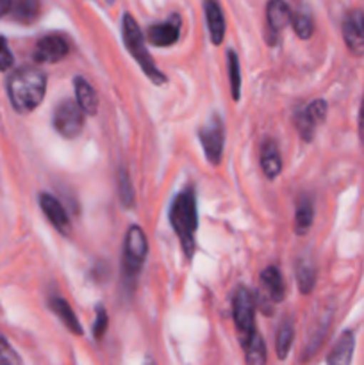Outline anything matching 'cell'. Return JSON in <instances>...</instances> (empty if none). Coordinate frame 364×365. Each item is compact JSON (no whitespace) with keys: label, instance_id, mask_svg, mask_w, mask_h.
I'll list each match as a JSON object with an SVG mask.
<instances>
[{"label":"cell","instance_id":"cell-4","mask_svg":"<svg viewBox=\"0 0 364 365\" xmlns=\"http://www.w3.org/2000/svg\"><path fill=\"white\" fill-rule=\"evenodd\" d=\"M148 253V242H146V235L143 228L128 227L127 234L123 239V259H121V280L123 284L134 287L136 277L141 271L143 262Z\"/></svg>","mask_w":364,"mask_h":365},{"label":"cell","instance_id":"cell-22","mask_svg":"<svg viewBox=\"0 0 364 365\" xmlns=\"http://www.w3.org/2000/svg\"><path fill=\"white\" fill-rule=\"evenodd\" d=\"M39 14L38 0H16L11 7V16L21 24H32Z\"/></svg>","mask_w":364,"mask_h":365},{"label":"cell","instance_id":"cell-1","mask_svg":"<svg viewBox=\"0 0 364 365\" xmlns=\"http://www.w3.org/2000/svg\"><path fill=\"white\" fill-rule=\"evenodd\" d=\"M45 91L46 77L38 68H18L7 81V95H9L14 110L20 114L32 113L43 102Z\"/></svg>","mask_w":364,"mask_h":365},{"label":"cell","instance_id":"cell-31","mask_svg":"<svg viewBox=\"0 0 364 365\" xmlns=\"http://www.w3.org/2000/svg\"><path fill=\"white\" fill-rule=\"evenodd\" d=\"M359 141L364 150V96H363V103H360V110H359Z\"/></svg>","mask_w":364,"mask_h":365},{"label":"cell","instance_id":"cell-19","mask_svg":"<svg viewBox=\"0 0 364 365\" xmlns=\"http://www.w3.org/2000/svg\"><path fill=\"white\" fill-rule=\"evenodd\" d=\"M50 310H52V312L56 314L57 317H59L61 323H63L64 327H66L68 330L71 331V334L77 335V337H81L82 327H81V323L77 321V316L74 314L71 307L68 305L66 299L52 298V299H50Z\"/></svg>","mask_w":364,"mask_h":365},{"label":"cell","instance_id":"cell-20","mask_svg":"<svg viewBox=\"0 0 364 365\" xmlns=\"http://www.w3.org/2000/svg\"><path fill=\"white\" fill-rule=\"evenodd\" d=\"M243 349H245V360L248 365H263L266 364V346H264L263 337L257 331L248 335L241 341Z\"/></svg>","mask_w":364,"mask_h":365},{"label":"cell","instance_id":"cell-7","mask_svg":"<svg viewBox=\"0 0 364 365\" xmlns=\"http://www.w3.org/2000/svg\"><path fill=\"white\" fill-rule=\"evenodd\" d=\"M198 135L207 160H209L213 166H218V164L221 163V153H223L225 143V128L221 118L218 116V114H213L211 120L200 128Z\"/></svg>","mask_w":364,"mask_h":365},{"label":"cell","instance_id":"cell-28","mask_svg":"<svg viewBox=\"0 0 364 365\" xmlns=\"http://www.w3.org/2000/svg\"><path fill=\"white\" fill-rule=\"evenodd\" d=\"M21 359L16 355L9 342L0 334V365H20Z\"/></svg>","mask_w":364,"mask_h":365},{"label":"cell","instance_id":"cell-15","mask_svg":"<svg viewBox=\"0 0 364 365\" xmlns=\"http://www.w3.org/2000/svg\"><path fill=\"white\" fill-rule=\"evenodd\" d=\"M261 168L263 173L266 175L270 180L277 178L282 171V159L278 153V146L273 139H264L263 146H261Z\"/></svg>","mask_w":364,"mask_h":365},{"label":"cell","instance_id":"cell-13","mask_svg":"<svg viewBox=\"0 0 364 365\" xmlns=\"http://www.w3.org/2000/svg\"><path fill=\"white\" fill-rule=\"evenodd\" d=\"M261 298L268 299V303H280L284 299V282L275 266H268L261 273Z\"/></svg>","mask_w":364,"mask_h":365},{"label":"cell","instance_id":"cell-3","mask_svg":"<svg viewBox=\"0 0 364 365\" xmlns=\"http://www.w3.org/2000/svg\"><path fill=\"white\" fill-rule=\"evenodd\" d=\"M121 34H123L125 46H127L131 56L136 59V63L141 66L143 73H145L153 84H164V82H166V77H164L163 71L157 70L156 63H153V59L150 57L145 45V38H143L141 34V29H139L138 21L132 18V14H123Z\"/></svg>","mask_w":364,"mask_h":365},{"label":"cell","instance_id":"cell-24","mask_svg":"<svg viewBox=\"0 0 364 365\" xmlns=\"http://www.w3.org/2000/svg\"><path fill=\"white\" fill-rule=\"evenodd\" d=\"M293 337H295V330H293L291 321L285 319L284 323L280 324L277 331V339H275V348H277V356L278 360L288 359V353L291 349Z\"/></svg>","mask_w":364,"mask_h":365},{"label":"cell","instance_id":"cell-23","mask_svg":"<svg viewBox=\"0 0 364 365\" xmlns=\"http://www.w3.org/2000/svg\"><path fill=\"white\" fill-rule=\"evenodd\" d=\"M318 125L320 123L314 120V116L309 113L307 107H298L295 110V127L298 130V134L302 135L303 141H313L314 130H316Z\"/></svg>","mask_w":364,"mask_h":365},{"label":"cell","instance_id":"cell-33","mask_svg":"<svg viewBox=\"0 0 364 365\" xmlns=\"http://www.w3.org/2000/svg\"><path fill=\"white\" fill-rule=\"evenodd\" d=\"M106 2H107V4H114V0H106Z\"/></svg>","mask_w":364,"mask_h":365},{"label":"cell","instance_id":"cell-32","mask_svg":"<svg viewBox=\"0 0 364 365\" xmlns=\"http://www.w3.org/2000/svg\"><path fill=\"white\" fill-rule=\"evenodd\" d=\"M11 7H13V0H0V18L9 13Z\"/></svg>","mask_w":364,"mask_h":365},{"label":"cell","instance_id":"cell-27","mask_svg":"<svg viewBox=\"0 0 364 365\" xmlns=\"http://www.w3.org/2000/svg\"><path fill=\"white\" fill-rule=\"evenodd\" d=\"M291 24H293V31L296 32L300 39H309L314 32V24L313 18L309 16L307 13H302V11H296L295 14L291 16Z\"/></svg>","mask_w":364,"mask_h":365},{"label":"cell","instance_id":"cell-26","mask_svg":"<svg viewBox=\"0 0 364 365\" xmlns=\"http://www.w3.org/2000/svg\"><path fill=\"white\" fill-rule=\"evenodd\" d=\"M118 191H120L121 205L125 209H131L134 205V189H132L131 178H128L127 168H120L118 171Z\"/></svg>","mask_w":364,"mask_h":365},{"label":"cell","instance_id":"cell-12","mask_svg":"<svg viewBox=\"0 0 364 365\" xmlns=\"http://www.w3.org/2000/svg\"><path fill=\"white\" fill-rule=\"evenodd\" d=\"M39 205H41L43 214L49 217L50 223H52L61 234L66 235L68 232H70V220H68V214L56 196L49 195V192H41V195H39Z\"/></svg>","mask_w":364,"mask_h":365},{"label":"cell","instance_id":"cell-5","mask_svg":"<svg viewBox=\"0 0 364 365\" xmlns=\"http://www.w3.org/2000/svg\"><path fill=\"white\" fill-rule=\"evenodd\" d=\"M84 114L86 113L81 109V106L77 102H74V100H63L56 107V113H54V128L63 138L75 139L81 134L82 128H84Z\"/></svg>","mask_w":364,"mask_h":365},{"label":"cell","instance_id":"cell-14","mask_svg":"<svg viewBox=\"0 0 364 365\" xmlns=\"http://www.w3.org/2000/svg\"><path fill=\"white\" fill-rule=\"evenodd\" d=\"M203 13H206L207 31H209L213 45H220L225 38V16L221 13V7L216 0H203Z\"/></svg>","mask_w":364,"mask_h":365},{"label":"cell","instance_id":"cell-16","mask_svg":"<svg viewBox=\"0 0 364 365\" xmlns=\"http://www.w3.org/2000/svg\"><path fill=\"white\" fill-rule=\"evenodd\" d=\"M353 349H355V337L352 331H345L334 344L330 355L327 356V362L330 365H348L353 359Z\"/></svg>","mask_w":364,"mask_h":365},{"label":"cell","instance_id":"cell-6","mask_svg":"<svg viewBox=\"0 0 364 365\" xmlns=\"http://www.w3.org/2000/svg\"><path fill=\"white\" fill-rule=\"evenodd\" d=\"M232 316L241 341L256 331V302L246 287H239L236 291L232 299Z\"/></svg>","mask_w":364,"mask_h":365},{"label":"cell","instance_id":"cell-10","mask_svg":"<svg viewBox=\"0 0 364 365\" xmlns=\"http://www.w3.org/2000/svg\"><path fill=\"white\" fill-rule=\"evenodd\" d=\"M68 50H70V46L63 36L46 34L41 39H38L32 57H34L36 63L52 64L63 61L68 56Z\"/></svg>","mask_w":364,"mask_h":365},{"label":"cell","instance_id":"cell-21","mask_svg":"<svg viewBox=\"0 0 364 365\" xmlns=\"http://www.w3.org/2000/svg\"><path fill=\"white\" fill-rule=\"evenodd\" d=\"M314 221V205L309 196H302L295 210V232L298 235H305L310 230Z\"/></svg>","mask_w":364,"mask_h":365},{"label":"cell","instance_id":"cell-2","mask_svg":"<svg viewBox=\"0 0 364 365\" xmlns=\"http://www.w3.org/2000/svg\"><path fill=\"white\" fill-rule=\"evenodd\" d=\"M170 223L181 241L182 252L188 259L195 253V232L198 228L196 196L193 187H186L175 196L170 207Z\"/></svg>","mask_w":364,"mask_h":365},{"label":"cell","instance_id":"cell-9","mask_svg":"<svg viewBox=\"0 0 364 365\" xmlns=\"http://www.w3.org/2000/svg\"><path fill=\"white\" fill-rule=\"evenodd\" d=\"M291 9L284 0H270L266 6V43L277 45L278 36L291 24Z\"/></svg>","mask_w":364,"mask_h":365},{"label":"cell","instance_id":"cell-30","mask_svg":"<svg viewBox=\"0 0 364 365\" xmlns=\"http://www.w3.org/2000/svg\"><path fill=\"white\" fill-rule=\"evenodd\" d=\"M13 64H14L13 52H11L9 45H7V41H6V38H2V36H0V70H2V71L9 70Z\"/></svg>","mask_w":364,"mask_h":365},{"label":"cell","instance_id":"cell-25","mask_svg":"<svg viewBox=\"0 0 364 365\" xmlns=\"http://www.w3.org/2000/svg\"><path fill=\"white\" fill-rule=\"evenodd\" d=\"M227 66H228V81H231L232 98L238 102L241 96V68H239V57L234 50L227 52Z\"/></svg>","mask_w":364,"mask_h":365},{"label":"cell","instance_id":"cell-8","mask_svg":"<svg viewBox=\"0 0 364 365\" xmlns=\"http://www.w3.org/2000/svg\"><path fill=\"white\" fill-rule=\"evenodd\" d=\"M343 39L352 56H364V11L352 9L345 14Z\"/></svg>","mask_w":364,"mask_h":365},{"label":"cell","instance_id":"cell-29","mask_svg":"<svg viewBox=\"0 0 364 365\" xmlns=\"http://www.w3.org/2000/svg\"><path fill=\"white\" fill-rule=\"evenodd\" d=\"M107 323H109V317H107L106 309H103V305H98V307H96L95 324H93V337H95L96 341H100V339L106 335Z\"/></svg>","mask_w":364,"mask_h":365},{"label":"cell","instance_id":"cell-11","mask_svg":"<svg viewBox=\"0 0 364 365\" xmlns=\"http://www.w3.org/2000/svg\"><path fill=\"white\" fill-rule=\"evenodd\" d=\"M181 16L178 14H171L166 21L150 25L148 32H146L148 41L153 46H161V48L175 45L178 41V36H181Z\"/></svg>","mask_w":364,"mask_h":365},{"label":"cell","instance_id":"cell-18","mask_svg":"<svg viewBox=\"0 0 364 365\" xmlns=\"http://www.w3.org/2000/svg\"><path fill=\"white\" fill-rule=\"evenodd\" d=\"M75 95H77V103L81 109L89 116H95L98 110V96L86 78H75Z\"/></svg>","mask_w":364,"mask_h":365},{"label":"cell","instance_id":"cell-17","mask_svg":"<svg viewBox=\"0 0 364 365\" xmlns=\"http://www.w3.org/2000/svg\"><path fill=\"white\" fill-rule=\"evenodd\" d=\"M296 280H298V287L302 294H309L316 284V266H314L313 259L309 255H302L296 260L295 267Z\"/></svg>","mask_w":364,"mask_h":365}]
</instances>
